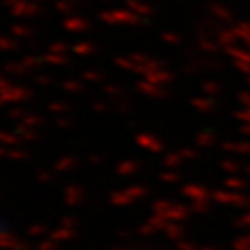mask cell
I'll list each match as a JSON object with an SVG mask.
<instances>
[{"instance_id":"1","label":"cell","mask_w":250,"mask_h":250,"mask_svg":"<svg viewBox=\"0 0 250 250\" xmlns=\"http://www.w3.org/2000/svg\"><path fill=\"white\" fill-rule=\"evenodd\" d=\"M4 233H5V223L2 221V219H0V236H2Z\"/></svg>"}]
</instances>
